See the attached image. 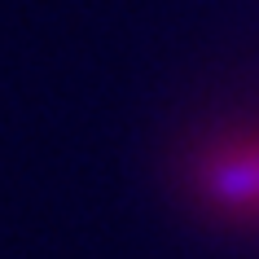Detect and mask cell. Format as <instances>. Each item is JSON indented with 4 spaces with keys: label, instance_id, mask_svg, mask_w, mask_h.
<instances>
[{
    "label": "cell",
    "instance_id": "cell-1",
    "mask_svg": "<svg viewBox=\"0 0 259 259\" xmlns=\"http://www.w3.org/2000/svg\"><path fill=\"white\" fill-rule=\"evenodd\" d=\"M193 189L229 220H259V137H229L193 163Z\"/></svg>",
    "mask_w": 259,
    "mask_h": 259
}]
</instances>
